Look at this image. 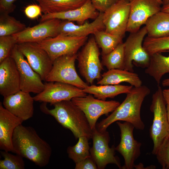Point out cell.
Wrapping results in <instances>:
<instances>
[{
	"label": "cell",
	"instance_id": "836d02e7",
	"mask_svg": "<svg viewBox=\"0 0 169 169\" xmlns=\"http://www.w3.org/2000/svg\"><path fill=\"white\" fill-rule=\"evenodd\" d=\"M17 41L12 35L0 36V63L10 56Z\"/></svg>",
	"mask_w": 169,
	"mask_h": 169
},
{
	"label": "cell",
	"instance_id": "74e56055",
	"mask_svg": "<svg viewBox=\"0 0 169 169\" xmlns=\"http://www.w3.org/2000/svg\"><path fill=\"white\" fill-rule=\"evenodd\" d=\"M75 169H96L97 165L91 156L75 163Z\"/></svg>",
	"mask_w": 169,
	"mask_h": 169
},
{
	"label": "cell",
	"instance_id": "1f68e13d",
	"mask_svg": "<svg viewBox=\"0 0 169 169\" xmlns=\"http://www.w3.org/2000/svg\"><path fill=\"white\" fill-rule=\"evenodd\" d=\"M143 46L150 55L155 53L168 52L169 51V35L158 38L147 36L143 41Z\"/></svg>",
	"mask_w": 169,
	"mask_h": 169
},
{
	"label": "cell",
	"instance_id": "7402d4cb",
	"mask_svg": "<svg viewBox=\"0 0 169 169\" xmlns=\"http://www.w3.org/2000/svg\"><path fill=\"white\" fill-rule=\"evenodd\" d=\"M103 12H100L98 17L93 22L90 23L85 22L81 25H76L72 22L67 20L62 21L58 28L59 34L87 37L98 31L105 30V26L103 22Z\"/></svg>",
	"mask_w": 169,
	"mask_h": 169
},
{
	"label": "cell",
	"instance_id": "7a4b0ae2",
	"mask_svg": "<svg viewBox=\"0 0 169 169\" xmlns=\"http://www.w3.org/2000/svg\"><path fill=\"white\" fill-rule=\"evenodd\" d=\"M150 92V89L145 85L133 87L112 113L96 124L97 130L100 132L105 131L111 124L117 121L129 122L135 128L143 130L145 125L141 118V108L144 99Z\"/></svg>",
	"mask_w": 169,
	"mask_h": 169
},
{
	"label": "cell",
	"instance_id": "d4e9b609",
	"mask_svg": "<svg viewBox=\"0 0 169 169\" xmlns=\"http://www.w3.org/2000/svg\"><path fill=\"white\" fill-rule=\"evenodd\" d=\"M133 87L131 85L120 84L102 85L97 86L91 84L83 89L86 93L93 95L95 97L103 100L108 98H114L122 94H127Z\"/></svg>",
	"mask_w": 169,
	"mask_h": 169
},
{
	"label": "cell",
	"instance_id": "60d3db41",
	"mask_svg": "<svg viewBox=\"0 0 169 169\" xmlns=\"http://www.w3.org/2000/svg\"><path fill=\"white\" fill-rule=\"evenodd\" d=\"M161 11L169 13V4L163 5L161 7Z\"/></svg>",
	"mask_w": 169,
	"mask_h": 169
},
{
	"label": "cell",
	"instance_id": "d6a6232c",
	"mask_svg": "<svg viewBox=\"0 0 169 169\" xmlns=\"http://www.w3.org/2000/svg\"><path fill=\"white\" fill-rule=\"evenodd\" d=\"M9 151L1 150L0 151L3 160H0V169H24L25 163L23 157L16 154H12Z\"/></svg>",
	"mask_w": 169,
	"mask_h": 169
},
{
	"label": "cell",
	"instance_id": "2e32d148",
	"mask_svg": "<svg viewBox=\"0 0 169 169\" xmlns=\"http://www.w3.org/2000/svg\"><path fill=\"white\" fill-rule=\"evenodd\" d=\"M130 12L126 32L132 33L152 16L161 11V4L156 0H130Z\"/></svg>",
	"mask_w": 169,
	"mask_h": 169
},
{
	"label": "cell",
	"instance_id": "e575fe53",
	"mask_svg": "<svg viewBox=\"0 0 169 169\" xmlns=\"http://www.w3.org/2000/svg\"><path fill=\"white\" fill-rule=\"evenodd\" d=\"M163 169H169V138L164 139L155 154Z\"/></svg>",
	"mask_w": 169,
	"mask_h": 169
},
{
	"label": "cell",
	"instance_id": "4fadbf2b",
	"mask_svg": "<svg viewBox=\"0 0 169 169\" xmlns=\"http://www.w3.org/2000/svg\"><path fill=\"white\" fill-rule=\"evenodd\" d=\"M43 91L33 97L35 101L49 103L50 105L64 101L70 100L76 97L86 96L83 89L60 82H49L44 84Z\"/></svg>",
	"mask_w": 169,
	"mask_h": 169
},
{
	"label": "cell",
	"instance_id": "6da1fadb",
	"mask_svg": "<svg viewBox=\"0 0 169 169\" xmlns=\"http://www.w3.org/2000/svg\"><path fill=\"white\" fill-rule=\"evenodd\" d=\"M12 143L15 153L43 167L49 163L52 150L49 144L41 138L34 129L20 124L15 129Z\"/></svg>",
	"mask_w": 169,
	"mask_h": 169
},
{
	"label": "cell",
	"instance_id": "44dd1931",
	"mask_svg": "<svg viewBox=\"0 0 169 169\" xmlns=\"http://www.w3.org/2000/svg\"><path fill=\"white\" fill-rule=\"evenodd\" d=\"M99 13L100 12L95 8L90 0H87L82 6L75 9L60 13L44 14L40 20L41 22L51 19L57 18L76 21L79 25H81L89 19H95Z\"/></svg>",
	"mask_w": 169,
	"mask_h": 169
},
{
	"label": "cell",
	"instance_id": "5bb4252c",
	"mask_svg": "<svg viewBox=\"0 0 169 169\" xmlns=\"http://www.w3.org/2000/svg\"><path fill=\"white\" fill-rule=\"evenodd\" d=\"M116 123L120 131V140L115 149L124 160V165L121 168L133 169L135 161L141 154V144L134 138L133 132L135 127L132 124L125 121L123 123L117 121Z\"/></svg>",
	"mask_w": 169,
	"mask_h": 169
},
{
	"label": "cell",
	"instance_id": "b9f144b4",
	"mask_svg": "<svg viewBox=\"0 0 169 169\" xmlns=\"http://www.w3.org/2000/svg\"><path fill=\"white\" fill-rule=\"evenodd\" d=\"M161 84L163 87H169V78L164 79L162 81Z\"/></svg>",
	"mask_w": 169,
	"mask_h": 169
},
{
	"label": "cell",
	"instance_id": "277c9868",
	"mask_svg": "<svg viewBox=\"0 0 169 169\" xmlns=\"http://www.w3.org/2000/svg\"><path fill=\"white\" fill-rule=\"evenodd\" d=\"M166 105L163 95L162 90L159 86L152 95L150 106V110L153 113L154 117L150 130V134L153 143L152 153L155 155L160 145L167 136L169 128Z\"/></svg>",
	"mask_w": 169,
	"mask_h": 169
},
{
	"label": "cell",
	"instance_id": "83f0119b",
	"mask_svg": "<svg viewBox=\"0 0 169 169\" xmlns=\"http://www.w3.org/2000/svg\"><path fill=\"white\" fill-rule=\"evenodd\" d=\"M99 47L101 49L102 56L106 55L123 42V38L106 33L105 30L99 31L94 34Z\"/></svg>",
	"mask_w": 169,
	"mask_h": 169
},
{
	"label": "cell",
	"instance_id": "d6986e66",
	"mask_svg": "<svg viewBox=\"0 0 169 169\" xmlns=\"http://www.w3.org/2000/svg\"><path fill=\"white\" fill-rule=\"evenodd\" d=\"M20 90L19 74L14 60L9 56L0 63V94L4 97Z\"/></svg>",
	"mask_w": 169,
	"mask_h": 169
},
{
	"label": "cell",
	"instance_id": "5b68a950",
	"mask_svg": "<svg viewBox=\"0 0 169 169\" xmlns=\"http://www.w3.org/2000/svg\"><path fill=\"white\" fill-rule=\"evenodd\" d=\"M100 53L95 38L91 37L77 54L78 68L87 84H92L101 78L103 65L100 59Z\"/></svg>",
	"mask_w": 169,
	"mask_h": 169
},
{
	"label": "cell",
	"instance_id": "484cf974",
	"mask_svg": "<svg viewBox=\"0 0 169 169\" xmlns=\"http://www.w3.org/2000/svg\"><path fill=\"white\" fill-rule=\"evenodd\" d=\"M167 52H169V51ZM150 55L149 64L145 72L153 78L158 86L162 76L169 73V55L165 56L161 53H155Z\"/></svg>",
	"mask_w": 169,
	"mask_h": 169
},
{
	"label": "cell",
	"instance_id": "8fae6325",
	"mask_svg": "<svg viewBox=\"0 0 169 169\" xmlns=\"http://www.w3.org/2000/svg\"><path fill=\"white\" fill-rule=\"evenodd\" d=\"M93 146L90 149V156L96 163L98 169H103L108 164H115L121 168L120 163L115 156V147H110L109 133L106 131L102 132L96 128L92 130Z\"/></svg>",
	"mask_w": 169,
	"mask_h": 169
},
{
	"label": "cell",
	"instance_id": "f35d334b",
	"mask_svg": "<svg viewBox=\"0 0 169 169\" xmlns=\"http://www.w3.org/2000/svg\"><path fill=\"white\" fill-rule=\"evenodd\" d=\"M16 0H0V13L9 14L13 12L16 6L14 4Z\"/></svg>",
	"mask_w": 169,
	"mask_h": 169
},
{
	"label": "cell",
	"instance_id": "8992f818",
	"mask_svg": "<svg viewBox=\"0 0 169 169\" xmlns=\"http://www.w3.org/2000/svg\"><path fill=\"white\" fill-rule=\"evenodd\" d=\"M147 34L145 26L130 34L124 43L125 54L124 69L134 72L133 64L137 67L146 68L149 65L150 55L143 46Z\"/></svg>",
	"mask_w": 169,
	"mask_h": 169
},
{
	"label": "cell",
	"instance_id": "30bf717a",
	"mask_svg": "<svg viewBox=\"0 0 169 169\" xmlns=\"http://www.w3.org/2000/svg\"><path fill=\"white\" fill-rule=\"evenodd\" d=\"M130 12V0H118L103 13L105 31L123 38L126 32Z\"/></svg>",
	"mask_w": 169,
	"mask_h": 169
},
{
	"label": "cell",
	"instance_id": "9c48e42d",
	"mask_svg": "<svg viewBox=\"0 0 169 169\" xmlns=\"http://www.w3.org/2000/svg\"><path fill=\"white\" fill-rule=\"evenodd\" d=\"M71 101L84 114L92 131L96 128L97 121L101 116L112 112L120 104L115 100L96 99L90 94L74 98Z\"/></svg>",
	"mask_w": 169,
	"mask_h": 169
},
{
	"label": "cell",
	"instance_id": "3957f363",
	"mask_svg": "<svg viewBox=\"0 0 169 169\" xmlns=\"http://www.w3.org/2000/svg\"><path fill=\"white\" fill-rule=\"evenodd\" d=\"M47 103L43 102L40 105L42 112L53 116L62 126L70 130L76 139L81 136L91 138L92 131L86 116L71 100L55 103L51 109Z\"/></svg>",
	"mask_w": 169,
	"mask_h": 169
},
{
	"label": "cell",
	"instance_id": "52a82bcc",
	"mask_svg": "<svg viewBox=\"0 0 169 169\" xmlns=\"http://www.w3.org/2000/svg\"><path fill=\"white\" fill-rule=\"evenodd\" d=\"M77 54L63 55L53 62L52 68L46 77L45 81L58 82L69 84L82 89L88 86L77 74L75 61Z\"/></svg>",
	"mask_w": 169,
	"mask_h": 169
},
{
	"label": "cell",
	"instance_id": "603a6c76",
	"mask_svg": "<svg viewBox=\"0 0 169 169\" xmlns=\"http://www.w3.org/2000/svg\"><path fill=\"white\" fill-rule=\"evenodd\" d=\"M122 82L128 83L134 87L142 85V81L137 74L120 69L108 70L101 74V79L97 84L100 85H116Z\"/></svg>",
	"mask_w": 169,
	"mask_h": 169
},
{
	"label": "cell",
	"instance_id": "ee69618b",
	"mask_svg": "<svg viewBox=\"0 0 169 169\" xmlns=\"http://www.w3.org/2000/svg\"><path fill=\"white\" fill-rule=\"evenodd\" d=\"M162 1L163 5L169 4V0H162Z\"/></svg>",
	"mask_w": 169,
	"mask_h": 169
},
{
	"label": "cell",
	"instance_id": "f1b7e54d",
	"mask_svg": "<svg viewBox=\"0 0 169 169\" xmlns=\"http://www.w3.org/2000/svg\"><path fill=\"white\" fill-rule=\"evenodd\" d=\"M102 56V64L108 70L124 69L125 54L123 43L119 44L109 53Z\"/></svg>",
	"mask_w": 169,
	"mask_h": 169
},
{
	"label": "cell",
	"instance_id": "cb8c5ba5",
	"mask_svg": "<svg viewBox=\"0 0 169 169\" xmlns=\"http://www.w3.org/2000/svg\"><path fill=\"white\" fill-rule=\"evenodd\" d=\"M148 37L158 38L169 35V13L160 11L145 23Z\"/></svg>",
	"mask_w": 169,
	"mask_h": 169
},
{
	"label": "cell",
	"instance_id": "7bdbcfd3",
	"mask_svg": "<svg viewBox=\"0 0 169 169\" xmlns=\"http://www.w3.org/2000/svg\"><path fill=\"white\" fill-rule=\"evenodd\" d=\"M167 117L168 121L169 124V104H167L166 105Z\"/></svg>",
	"mask_w": 169,
	"mask_h": 169
},
{
	"label": "cell",
	"instance_id": "e0dca14e",
	"mask_svg": "<svg viewBox=\"0 0 169 169\" xmlns=\"http://www.w3.org/2000/svg\"><path fill=\"white\" fill-rule=\"evenodd\" d=\"M60 19L53 18L40 22L32 27L26 28L22 31L13 34L17 44L25 42L38 43L47 38L59 34Z\"/></svg>",
	"mask_w": 169,
	"mask_h": 169
},
{
	"label": "cell",
	"instance_id": "ab89813d",
	"mask_svg": "<svg viewBox=\"0 0 169 169\" xmlns=\"http://www.w3.org/2000/svg\"><path fill=\"white\" fill-rule=\"evenodd\" d=\"M163 95L167 104H169V88L162 90Z\"/></svg>",
	"mask_w": 169,
	"mask_h": 169
},
{
	"label": "cell",
	"instance_id": "d590c367",
	"mask_svg": "<svg viewBox=\"0 0 169 169\" xmlns=\"http://www.w3.org/2000/svg\"><path fill=\"white\" fill-rule=\"evenodd\" d=\"M95 8L100 12H105L118 0H90Z\"/></svg>",
	"mask_w": 169,
	"mask_h": 169
},
{
	"label": "cell",
	"instance_id": "7c38bea8",
	"mask_svg": "<svg viewBox=\"0 0 169 169\" xmlns=\"http://www.w3.org/2000/svg\"><path fill=\"white\" fill-rule=\"evenodd\" d=\"M10 56L14 60L19 74L21 90L37 94L42 92L45 85L41 76L33 69L16 44Z\"/></svg>",
	"mask_w": 169,
	"mask_h": 169
},
{
	"label": "cell",
	"instance_id": "bcb514c9",
	"mask_svg": "<svg viewBox=\"0 0 169 169\" xmlns=\"http://www.w3.org/2000/svg\"><path fill=\"white\" fill-rule=\"evenodd\" d=\"M167 137L168 138H169V128H168V131L167 135Z\"/></svg>",
	"mask_w": 169,
	"mask_h": 169
},
{
	"label": "cell",
	"instance_id": "ffe728a7",
	"mask_svg": "<svg viewBox=\"0 0 169 169\" xmlns=\"http://www.w3.org/2000/svg\"><path fill=\"white\" fill-rule=\"evenodd\" d=\"M23 121L5 108L0 102V149L15 153L12 143L15 128Z\"/></svg>",
	"mask_w": 169,
	"mask_h": 169
},
{
	"label": "cell",
	"instance_id": "9a60e30c",
	"mask_svg": "<svg viewBox=\"0 0 169 169\" xmlns=\"http://www.w3.org/2000/svg\"><path fill=\"white\" fill-rule=\"evenodd\" d=\"M16 45L26 57L33 69L41 76L43 80L50 71L53 62L46 51L37 43H17Z\"/></svg>",
	"mask_w": 169,
	"mask_h": 169
},
{
	"label": "cell",
	"instance_id": "f6af8a7d",
	"mask_svg": "<svg viewBox=\"0 0 169 169\" xmlns=\"http://www.w3.org/2000/svg\"><path fill=\"white\" fill-rule=\"evenodd\" d=\"M161 5H162V0H156Z\"/></svg>",
	"mask_w": 169,
	"mask_h": 169
},
{
	"label": "cell",
	"instance_id": "4316f807",
	"mask_svg": "<svg viewBox=\"0 0 169 169\" xmlns=\"http://www.w3.org/2000/svg\"><path fill=\"white\" fill-rule=\"evenodd\" d=\"M44 14L73 10L83 5L87 0H37Z\"/></svg>",
	"mask_w": 169,
	"mask_h": 169
},
{
	"label": "cell",
	"instance_id": "f546056e",
	"mask_svg": "<svg viewBox=\"0 0 169 169\" xmlns=\"http://www.w3.org/2000/svg\"><path fill=\"white\" fill-rule=\"evenodd\" d=\"M77 143L67 149L69 157L75 163L90 156V148L88 142L89 139L87 137H79Z\"/></svg>",
	"mask_w": 169,
	"mask_h": 169
},
{
	"label": "cell",
	"instance_id": "4dcf8cb0",
	"mask_svg": "<svg viewBox=\"0 0 169 169\" xmlns=\"http://www.w3.org/2000/svg\"><path fill=\"white\" fill-rule=\"evenodd\" d=\"M26 28L24 23L9 14L0 13V36L13 35L22 31Z\"/></svg>",
	"mask_w": 169,
	"mask_h": 169
},
{
	"label": "cell",
	"instance_id": "ac0fdd59",
	"mask_svg": "<svg viewBox=\"0 0 169 169\" xmlns=\"http://www.w3.org/2000/svg\"><path fill=\"white\" fill-rule=\"evenodd\" d=\"M34 101L30 93L20 90L4 97L3 105L8 111L24 121L33 117Z\"/></svg>",
	"mask_w": 169,
	"mask_h": 169
},
{
	"label": "cell",
	"instance_id": "8d00e7d4",
	"mask_svg": "<svg viewBox=\"0 0 169 169\" xmlns=\"http://www.w3.org/2000/svg\"><path fill=\"white\" fill-rule=\"evenodd\" d=\"M42 10L39 5L32 4L28 6L24 10V13L28 18H35L41 14Z\"/></svg>",
	"mask_w": 169,
	"mask_h": 169
},
{
	"label": "cell",
	"instance_id": "ba28073f",
	"mask_svg": "<svg viewBox=\"0 0 169 169\" xmlns=\"http://www.w3.org/2000/svg\"><path fill=\"white\" fill-rule=\"evenodd\" d=\"M88 37H78L59 34L37 43L47 53L53 62L61 56L77 54L85 44Z\"/></svg>",
	"mask_w": 169,
	"mask_h": 169
}]
</instances>
